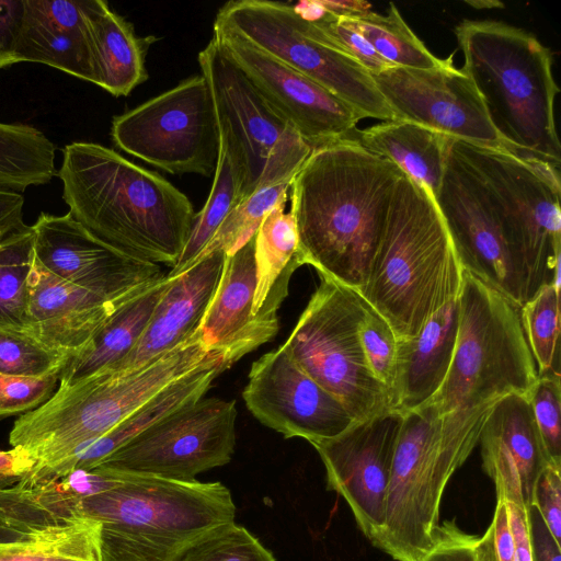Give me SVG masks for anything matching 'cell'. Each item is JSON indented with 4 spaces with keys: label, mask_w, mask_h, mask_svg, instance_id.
I'll return each instance as SVG.
<instances>
[{
    "label": "cell",
    "mask_w": 561,
    "mask_h": 561,
    "mask_svg": "<svg viewBox=\"0 0 561 561\" xmlns=\"http://www.w3.org/2000/svg\"><path fill=\"white\" fill-rule=\"evenodd\" d=\"M402 174L351 137L313 148L290 185L302 264L359 293Z\"/></svg>",
    "instance_id": "obj_1"
},
{
    "label": "cell",
    "mask_w": 561,
    "mask_h": 561,
    "mask_svg": "<svg viewBox=\"0 0 561 561\" xmlns=\"http://www.w3.org/2000/svg\"><path fill=\"white\" fill-rule=\"evenodd\" d=\"M69 215L125 254L173 267L195 213L191 201L158 173L95 142L62 149L57 172Z\"/></svg>",
    "instance_id": "obj_2"
},
{
    "label": "cell",
    "mask_w": 561,
    "mask_h": 561,
    "mask_svg": "<svg viewBox=\"0 0 561 561\" xmlns=\"http://www.w3.org/2000/svg\"><path fill=\"white\" fill-rule=\"evenodd\" d=\"M463 274L432 193L403 173L359 294L402 340L458 299Z\"/></svg>",
    "instance_id": "obj_3"
},
{
    "label": "cell",
    "mask_w": 561,
    "mask_h": 561,
    "mask_svg": "<svg viewBox=\"0 0 561 561\" xmlns=\"http://www.w3.org/2000/svg\"><path fill=\"white\" fill-rule=\"evenodd\" d=\"M455 33L462 70L479 92L504 149L559 170L554 99L560 89L551 51L531 33L499 21L465 20Z\"/></svg>",
    "instance_id": "obj_4"
},
{
    "label": "cell",
    "mask_w": 561,
    "mask_h": 561,
    "mask_svg": "<svg viewBox=\"0 0 561 561\" xmlns=\"http://www.w3.org/2000/svg\"><path fill=\"white\" fill-rule=\"evenodd\" d=\"M119 474L116 486L80 501L68 519L100 524L101 561H178L234 522L236 505L221 482Z\"/></svg>",
    "instance_id": "obj_5"
},
{
    "label": "cell",
    "mask_w": 561,
    "mask_h": 561,
    "mask_svg": "<svg viewBox=\"0 0 561 561\" xmlns=\"http://www.w3.org/2000/svg\"><path fill=\"white\" fill-rule=\"evenodd\" d=\"M496 401L444 414L421 405L403 414L385 523L373 545L397 561H420L431 549L445 488L479 444Z\"/></svg>",
    "instance_id": "obj_6"
},
{
    "label": "cell",
    "mask_w": 561,
    "mask_h": 561,
    "mask_svg": "<svg viewBox=\"0 0 561 561\" xmlns=\"http://www.w3.org/2000/svg\"><path fill=\"white\" fill-rule=\"evenodd\" d=\"M218 357L222 355L205 346L197 329L134 370L57 387L47 401L14 422L9 443L31 454L36 461L33 470L50 467L107 433L176 379Z\"/></svg>",
    "instance_id": "obj_7"
},
{
    "label": "cell",
    "mask_w": 561,
    "mask_h": 561,
    "mask_svg": "<svg viewBox=\"0 0 561 561\" xmlns=\"http://www.w3.org/2000/svg\"><path fill=\"white\" fill-rule=\"evenodd\" d=\"M458 330L446 378L423 405L444 414L504 396H528L538 370L526 340L520 307L465 271Z\"/></svg>",
    "instance_id": "obj_8"
},
{
    "label": "cell",
    "mask_w": 561,
    "mask_h": 561,
    "mask_svg": "<svg viewBox=\"0 0 561 561\" xmlns=\"http://www.w3.org/2000/svg\"><path fill=\"white\" fill-rule=\"evenodd\" d=\"M462 144L491 193L526 301L548 284L560 285V171L505 150Z\"/></svg>",
    "instance_id": "obj_9"
},
{
    "label": "cell",
    "mask_w": 561,
    "mask_h": 561,
    "mask_svg": "<svg viewBox=\"0 0 561 561\" xmlns=\"http://www.w3.org/2000/svg\"><path fill=\"white\" fill-rule=\"evenodd\" d=\"M366 305L357 290L320 276L283 344L294 362L334 396L355 422L390 410L388 390L371 375L359 341Z\"/></svg>",
    "instance_id": "obj_10"
},
{
    "label": "cell",
    "mask_w": 561,
    "mask_h": 561,
    "mask_svg": "<svg viewBox=\"0 0 561 561\" xmlns=\"http://www.w3.org/2000/svg\"><path fill=\"white\" fill-rule=\"evenodd\" d=\"M220 138L240 164L242 199L256 188L294 180L312 148L259 92L213 37L198 54Z\"/></svg>",
    "instance_id": "obj_11"
},
{
    "label": "cell",
    "mask_w": 561,
    "mask_h": 561,
    "mask_svg": "<svg viewBox=\"0 0 561 561\" xmlns=\"http://www.w3.org/2000/svg\"><path fill=\"white\" fill-rule=\"evenodd\" d=\"M214 28L238 35L319 83L363 118L396 121L371 75L351 57L309 36L294 4L229 1L218 10Z\"/></svg>",
    "instance_id": "obj_12"
},
{
    "label": "cell",
    "mask_w": 561,
    "mask_h": 561,
    "mask_svg": "<svg viewBox=\"0 0 561 561\" xmlns=\"http://www.w3.org/2000/svg\"><path fill=\"white\" fill-rule=\"evenodd\" d=\"M111 136L117 148L169 173L213 175L220 133L207 80L190 77L115 116Z\"/></svg>",
    "instance_id": "obj_13"
},
{
    "label": "cell",
    "mask_w": 561,
    "mask_h": 561,
    "mask_svg": "<svg viewBox=\"0 0 561 561\" xmlns=\"http://www.w3.org/2000/svg\"><path fill=\"white\" fill-rule=\"evenodd\" d=\"M236 420L234 400L203 397L142 431L96 467L194 482L199 473L230 462Z\"/></svg>",
    "instance_id": "obj_14"
},
{
    "label": "cell",
    "mask_w": 561,
    "mask_h": 561,
    "mask_svg": "<svg viewBox=\"0 0 561 561\" xmlns=\"http://www.w3.org/2000/svg\"><path fill=\"white\" fill-rule=\"evenodd\" d=\"M434 199L463 270L522 307L525 283L504 239L491 193L463 144L454 138Z\"/></svg>",
    "instance_id": "obj_15"
},
{
    "label": "cell",
    "mask_w": 561,
    "mask_h": 561,
    "mask_svg": "<svg viewBox=\"0 0 561 561\" xmlns=\"http://www.w3.org/2000/svg\"><path fill=\"white\" fill-rule=\"evenodd\" d=\"M451 59L453 55L432 69L396 66L371 77L396 121L412 122L469 145L505 150L474 84Z\"/></svg>",
    "instance_id": "obj_16"
},
{
    "label": "cell",
    "mask_w": 561,
    "mask_h": 561,
    "mask_svg": "<svg viewBox=\"0 0 561 561\" xmlns=\"http://www.w3.org/2000/svg\"><path fill=\"white\" fill-rule=\"evenodd\" d=\"M403 414L389 410L354 422L337 436L318 442L328 489L348 504L363 534L371 540L385 523L392 461Z\"/></svg>",
    "instance_id": "obj_17"
},
{
    "label": "cell",
    "mask_w": 561,
    "mask_h": 561,
    "mask_svg": "<svg viewBox=\"0 0 561 561\" xmlns=\"http://www.w3.org/2000/svg\"><path fill=\"white\" fill-rule=\"evenodd\" d=\"M242 398L262 424L285 438L300 437L311 445L337 436L355 422L283 344L252 363Z\"/></svg>",
    "instance_id": "obj_18"
},
{
    "label": "cell",
    "mask_w": 561,
    "mask_h": 561,
    "mask_svg": "<svg viewBox=\"0 0 561 561\" xmlns=\"http://www.w3.org/2000/svg\"><path fill=\"white\" fill-rule=\"evenodd\" d=\"M213 37L312 149L350 138L363 118L325 88L238 35L214 28Z\"/></svg>",
    "instance_id": "obj_19"
},
{
    "label": "cell",
    "mask_w": 561,
    "mask_h": 561,
    "mask_svg": "<svg viewBox=\"0 0 561 561\" xmlns=\"http://www.w3.org/2000/svg\"><path fill=\"white\" fill-rule=\"evenodd\" d=\"M33 254L59 278L108 299L134 296L165 274L96 238L69 214L41 213L32 225Z\"/></svg>",
    "instance_id": "obj_20"
},
{
    "label": "cell",
    "mask_w": 561,
    "mask_h": 561,
    "mask_svg": "<svg viewBox=\"0 0 561 561\" xmlns=\"http://www.w3.org/2000/svg\"><path fill=\"white\" fill-rule=\"evenodd\" d=\"M300 266L293 263L286 268L254 314V236L233 254L226 255L219 283L198 328L205 346L220 353L230 368L271 341L279 329L278 310L288 295L290 277Z\"/></svg>",
    "instance_id": "obj_21"
},
{
    "label": "cell",
    "mask_w": 561,
    "mask_h": 561,
    "mask_svg": "<svg viewBox=\"0 0 561 561\" xmlns=\"http://www.w3.org/2000/svg\"><path fill=\"white\" fill-rule=\"evenodd\" d=\"M482 468L496 499L527 508L540 472L551 463L527 396L511 393L492 407L480 434Z\"/></svg>",
    "instance_id": "obj_22"
},
{
    "label": "cell",
    "mask_w": 561,
    "mask_h": 561,
    "mask_svg": "<svg viewBox=\"0 0 561 561\" xmlns=\"http://www.w3.org/2000/svg\"><path fill=\"white\" fill-rule=\"evenodd\" d=\"M134 296L108 299L72 285L47 271L32 253L24 331L70 358Z\"/></svg>",
    "instance_id": "obj_23"
},
{
    "label": "cell",
    "mask_w": 561,
    "mask_h": 561,
    "mask_svg": "<svg viewBox=\"0 0 561 561\" xmlns=\"http://www.w3.org/2000/svg\"><path fill=\"white\" fill-rule=\"evenodd\" d=\"M225 259L226 253L217 250L182 274L167 276L168 284L138 342L121 360L94 376L134 370L186 341L201 325Z\"/></svg>",
    "instance_id": "obj_24"
},
{
    "label": "cell",
    "mask_w": 561,
    "mask_h": 561,
    "mask_svg": "<svg viewBox=\"0 0 561 561\" xmlns=\"http://www.w3.org/2000/svg\"><path fill=\"white\" fill-rule=\"evenodd\" d=\"M98 0H24L15 61L50 66L95 84L92 18Z\"/></svg>",
    "instance_id": "obj_25"
},
{
    "label": "cell",
    "mask_w": 561,
    "mask_h": 561,
    "mask_svg": "<svg viewBox=\"0 0 561 561\" xmlns=\"http://www.w3.org/2000/svg\"><path fill=\"white\" fill-rule=\"evenodd\" d=\"M228 368L222 357H218L176 379L107 433L79 447L59 462L28 472L20 480L21 485L32 488L61 478L76 469L95 468L142 431L202 399L217 376Z\"/></svg>",
    "instance_id": "obj_26"
},
{
    "label": "cell",
    "mask_w": 561,
    "mask_h": 561,
    "mask_svg": "<svg viewBox=\"0 0 561 561\" xmlns=\"http://www.w3.org/2000/svg\"><path fill=\"white\" fill-rule=\"evenodd\" d=\"M458 316L456 299L433 314L416 335L397 340L390 410L401 414L414 411L440 388L454 353Z\"/></svg>",
    "instance_id": "obj_27"
},
{
    "label": "cell",
    "mask_w": 561,
    "mask_h": 561,
    "mask_svg": "<svg viewBox=\"0 0 561 561\" xmlns=\"http://www.w3.org/2000/svg\"><path fill=\"white\" fill-rule=\"evenodd\" d=\"M167 284L165 274L118 307L88 345L69 358L60 371L58 387L87 380L128 354L145 331Z\"/></svg>",
    "instance_id": "obj_28"
},
{
    "label": "cell",
    "mask_w": 561,
    "mask_h": 561,
    "mask_svg": "<svg viewBox=\"0 0 561 561\" xmlns=\"http://www.w3.org/2000/svg\"><path fill=\"white\" fill-rule=\"evenodd\" d=\"M450 139L412 122L390 121L360 130L357 140L397 164L434 197L444 176Z\"/></svg>",
    "instance_id": "obj_29"
},
{
    "label": "cell",
    "mask_w": 561,
    "mask_h": 561,
    "mask_svg": "<svg viewBox=\"0 0 561 561\" xmlns=\"http://www.w3.org/2000/svg\"><path fill=\"white\" fill-rule=\"evenodd\" d=\"M95 84L126 96L148 79L146 54L154 37H138L131 23L98 0L92 18Z\"/></svg>",
    "instance_id": "obj_30"
},
{
    "label": "cell",
    "mask_w": 561,
    "mask_h": 561,
    "mask_svg": "<svg viewBox=\"0 0 561 561\" xmlns=\"http://www.w3.org/2000/svg\"><path fill=\"white\" fill-rule=\"evenodd\" d=\"M56 145L26 124L0 122V188L23 193L56 174Z\"/></svg>",
    "instance_id": "obj_31"
},
{
    "label": "cell",
    "mask_w": 561,
    "mask_h": 561,
    "mask_svg": "<svg viewBox=\"0 0 561 561\" xmlns=\"http://www.w3.org/2000/svg\"><path fill=\"white\" fill-rule=\"evenodd\" d=\"M0 561H101L100 524L81 518L0 541Z\"/></svg>",
    "instance_id": "obj_32"
},
{
    "label": "cell",
    "mask_w": 561,
    "mask_h": 561,
    "mask_svg": "<svg viewBox=\"0 0 561 561\" xmlns=\"http://www.w3.org/2000/svg\"><path fill=\"white\" fill-rule=\"evenodd\" d=\"M242 185L237 157L220 138L219 159L209 196L201 211L195 214L185 248L168 277L178 276L192 266L227 216L242 201Z\"/></svg>",
    "instance_id": "obj_33"
},
{
    "label": "cell",
    "mask_w": 561,
    "mask_h": 561,
    "mask_svg": "<svg viewBox=\"0 0 561 561\" xmlns=\"http://www.w3.org/2000/svg\"><path fill=\"white\" fill-rule=\"evenodd\" d=\"M275 207L261 222L254 234L256 285L252 311L257 314L277 278L293 263L304 265L293 215Z\"/></svg>",
    "instance_id": "obj_34"
},
{
    "label": "cell",
    "mask_w": 561,
    "mask_h": 561,
    "mask_svg": "<svg viewBox=\"0 0 561 561\" xmlns=\"http://www.w3.org/2000/svg\"><path fill=\"white\" fill-rule=\"evenodd\" d=\"M354 27L369 42L388 62L411 69H432L445 59L434 56L402 19L394 3L387 14L368 11L347 16Z\"/></svg>",
    "instance_id": "obj_35"
},
{
    "label": "cell",
    "mask_w": 561,
    "mask_h": 561,
    "mask_svg": "<svg viewBox=\"0 0 561 561\" xmlns=\"http://www.w3.org/2000/svg\"><path fill=\"white\" fill-rule=\"evenodd\" d=\"M33 253V229L24 226L8 234L0 250V329H25L27 278Z\"/></svg>",
    "instance_id": "obj_36"
},
{
    "label": "cell",
    "mask_w": 561,
    "mask_h": 561,
    "mask_svg": "<svg viewBox=\"0 0 561 561\" xmlns=\"http://www.w3.org/2000/svg\"><path fill=\"white\" fill-rule=\"evenodd\" d=\"M520 317L538 376L560 377V285L541 287L520 307Z\"/></svg>",
    "instance_id": "obj_37"
},
{
    "label": "cell",
    "mask_w": 561,
    "mask_h": 561,
    "mask_svg": "<svg viewBox=\"0 0 561 561\" xmlns=\"http://www.w3.org/2000/svg\"><path fill=\"white\" fill-rule=\"evenodd\" d=\"M291 182L293 180H288L261 186L242 199L227 216L195 262L217 250L231 255L243 247L255 234L263 219L275 207L286 204Z\"/></svg>",
    "instance_id": "obj_38"
},
{
    "label": "cell",
    "mask_w": 561,
    "mask_h": 561,
    "mask_svg": "<svg viewBox=\"0 0 561 561\" xmlns=\"http://www.w3.org/2000/svg\"><path fill=\"white\" fill-rule=\"evenodd\" d=\"M68 360L24 330L0 329V374L38 378L61 371Z\"/></svg>",
    "instance_id": "obj_39"
},
{
    "label": "cell",
    "mask_w": 561,
    "mask_h": 561,
    "mask_svg": "<svg viewBox=\"0 0 561 561\" xmlns=\"http://www.w3.org/2000/svg\"><path fill=\"white\" fill-rule=\"evenodd\" d=\"M302 21L309 36L351 57L370 75L396 67L374 49L347 16H335L325 11L318 21Z\"/></svg>",
    "instance_id": "obj_40"
},
{
    "label": "cell",
    "mask_w": 561,
    "mask_h": 561,
    "mask_svg": "<svg viewBox=\"0 0 561 561\" xmlns=\"http://www.w3.org/2000/svg\"><path fill=\"white\" fill-rule=\"evenodd\" d=\"M178 561H276L257 538L234 522L190 547Z\"/></svg>",
    "instance_id": "obj_41"
},
{
    "label": "cell",
    "mask_w": 561,
    "mask_h": 561,
    "mask_svg": "<svg viewBox=\"0 0 561 561\" xmlns=\"http://www.w3.org/2000/svg\"><path fill=\"white\" fill-rule=\"evenodd\" d=\"M358 335L371 375L389 393L394 378L397 337L386 319L368 302Z\"/></svg>",
    "instance_id": "obj_42"
},
{
    "label": "cell",
    "mask_w": 561,
    "mask_h": 561,
    "mask_svg": "<svg viewBox=\"0 0 561 561\" xmlns=\"http://www.w3.org/2000/svg\"><path fill=\"white\" fill-rule=\"evenodd\" d=\"M527 397L549 460L561 466L560 377L538 376Z\"/></svg>",
    "instance_id": "obj_43"
},
{
    "label": "cell",
    "mask_w": 561,
    "mask_h": 561,
    "mask_svg": "<svg viewBox=\"0 0 561 561\" xmlns=\"http://www.w3.org/2000/svg\"><path fill=\"white\" fill-rule=\"evenodd\" d=\"M60 371L38 378L0 374V417L28 412L56 391Z\"/></svg>",
    "instance_id": "obj_44"
},
{
    "label": "cell",
    "mask_w": 561,
    "mask_h": 561,
    "mask_svg": "<svg viewBox=\"0 0 561 561\" xmlns=\"http://www.w3.org/2000/svg\"><path fill=\"white\" fill-rule=\"evenodd\" d=\"M531 504L542 516L553 538L561 539V466L549 463L536 480Z\"/></svg>",
    "instance_id": "obj_45"
},
{
    "label": "cell",
    "mask_w": 561,
    "mask_h": 561,
    "mask_svg": "<svg viewBox=\"0 0 561 561\" xmlns=\"http://www.w3.org/2000/svg\"><path fill=\"white\" fill-rule=\"evenodd\" d=\"M477 561H515L506 502L496 499L493 519L476 546Z\"/></svg>",
    "instance_id": "obj_46"
},
{
    "label": "cell",
    "mask_w": 561,
    "mask_h": 561,
    "mask_svg": "<svg viewBox=\"0 0 561 561\" xmlns=\"http://www.w3.org/2000/svg\"><path fill=\"white\" fill-rule=\"evenodd\" d=\"M478 538L446 522L437 526L433 546L420 561H477Z\"/></svg>",
    "instance_id": "obj_47"
},
{
    "label": "cell",
    "mask_w": 561,
    "mask_h": 561,
    "mask_svg": "<svg viewBox=\"0 0 561 561\" xmlns=\"http://www.w3.org/2000/svg\"><path fill=\"white\" fill-rule=\"evenodd\" d=\"M24 16V0H0V69L15 61V50Z\"/></svg>",
    "instance_id": "obj_48"
},
{
    "label": "cell",
    "mask_w": 561,
    "mask_h": 561,
    "mask_svg": "<svg viewBox=\"0 0 561 561\" xmlns=\"http://www.w3.org/2000/svg\"><path fill=\"white\" fill-rule=\"evenodd\" d=\"M531 561H561L560 542L548 529L542 516L531 504L526 508Z\"/></svg>",
    "instance_id": "obj_49"
},
{
    "label": "cell",
    "mask_w": 561,
    "mask_h": 561,
    "mask_svg": "<svg viewBox=\"0 0 561 561\" xmlns=\"http://www.w3.org/2000/svg\"><path fill=\"white\" fill-rule=\"evenodd\" d=\"M515 561H531L526 510L506 502Z\"/></svg>",
    "instance_id": "obj_50"
},
{
    "label": "cell",
    "mask_w": 561,
    "mask_h": 561,
    "mask_svg": "<svg viewBox=\"0 0 561 561\" xmlns=\"http://www.w3.org/2000/svg\"><path fill=\"white\" fill-rule=\"evenodd\" d=\"M35 465V459L23 447L0 450V482L19 481L31 472Z\"/></svg>",
    "instance_id": "obj_51"
},
{
    "label": "cell",
    "mask_w": 561,
    "mask_h": 561,
    "mask_svg": "<svg viewBox=\"0 0 561 561\" xmlns=\"http://www.w3.org/2000/svg\"><path fill=\"white\" fill-rule=\"evenodd\" d=\"M23 205L22 193L0 188V227L11 230L23 228Z\"/></svg>",
    "instance_id": "obj_52"
},
{
    "label": "cell",
    "mask_w": 561,
    "mask_h": 561,
    "mask_svg": "<svg viewBox=\"0 0 561 561\" xmlns=\"http://www.w3.org/2000/svg\"><path fill=\"white\" fill-rule=\"evenodd\" d=\"M323 9L335 16H355L370 11L371 5L366 1H329L320 0Z\"/></svg>",
    "instance_id": "obj_53"
},
{
    "label": "cell",
    "mask_w": 561,
    "mask_h": 561,
    "mask_svg": "<svg viewBox=\"0 0 561 561\" xmlns=\"http://www.w3.org/2000/svg\"><path fill=\"white\" fill-rule=\"evenodd\" d=\"M27 534L28 533H24L0 522V541L19 539L26 536Z\"/></svg>",
    "instance_id": "obj_54"
},
{
    "label": "cell",
    "mask_w": 561,
    "mask_h": 561,
    "mask_svg": "<svg viewBox=\"0 0 561 561\" xmlns=\"http://www.w3.org/2000/svg\"><path fill=\"white\" fill-rule=\"evenodd\" d=\"M468 3L471 4V5L477 7L478 9H480L481 7L489 9V8H492L494 5L495 7H501L502 5L501 3L496 2V1H491V2L490 1H484V2L472 1V2H468Z\"/></svg>",
    "instance_id": "obj_55"
},
{
    "label": "cell",
    "mask_w": 561,
    "mask_h": 561,
    "mask_svg": "<svg viewBox=\"0 0 561 561\" xmlns=\"http://www.w3.org/2000/svg\"><path fill=\"white\" fill-rule=\"evenodd\" d=\"M25 226H26V225H25ZM21 229H22V228H21ZM16 230H19V229H16ZM16 230H11V229H8V228H2V227H0V250H1L2 242H3L4 238H5L8 234H10V233H12V232H14V231H16Z\"/></svg>",
    "instance_id": "obj_56"
}]
</instances>
